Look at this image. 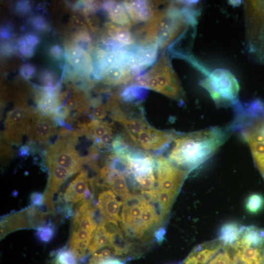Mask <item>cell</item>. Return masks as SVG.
<instances>
[{
	"label": "cell",
	"mask_w": 264,
	"mask_h": 264,
	"mask_svg": "<svg viewBox=\"0 0 264 264\" xmlns=\"http://www.w3.org/2000/svg\"><path fill=\"white\" fill-rule=\"evenodd\" d=\"M230 127H214L178 134L168 159L177 167L190 172L209 159L228 138Z\"/></svg>",
	"instance_id": "obj_1"
},
{
	"label": "cell",
	"mask_w": 264,
	"mask_h": 264,
	"mask_svg": "<svg viewBox=\"0 0 264 264\" xmlns=\"http://www.w3.org/2000/svg\"><path fill=\"white\" fill-rule=\"evenodd\" d=\"M233 129L240 128L243 139L249 145L254 163L264 174V103L255 100L244 107L238 106Z\"/></svg>",
	"instance_id": "obj_2"
},
{
	"label": "cell",
	"mask_w": 264,
	"mask_h": 264,
	"mask_svg": "<svg viewBox=\"0 0 264 264\" xmlns=\"http://www.w3.org/2000/svg\"><path fill=\"white\" fill-rule=\"evenodd\" d=\"M199 85L209 93L218 107L237 104L240 87L235 76L229 70L217 68L201 80Z\"/></svg>",
	"instance_id": "obj_3"
},
{
	"label": "cell",
	"mask_w": 264,
	"mask_h": 264,
	"mask_svg": "<svg viewBox=\"0 0 264 264\" xmlns=\"http://www.w3.org/2000/svg\"><path fill=\"white\" fill-rule=\"evenodd\" d=\"M48 214L34 205L3 216L0 220V240L8 234L23 229H37L46 223Z\"/></svg>",
	"instance_id": "obj_4"
},
{
	"label": "cell",
	"mask_w": 264,
	"mask_h": 264,
	"mask_svg": "<svg viewBox=\"0 0 264 264\" xmlns=\"http://www.w3.org/2000/svg\"><path fill=\"white\" fill-rule=\"evenodd\" d=\"M67 137H58L45 151V162L56 164L66 168L71 175L81 171L83 165L82 157Z\"/></svg>",
	"instance_id": "obj_5"
},
{
	"label": "cell",
	"mask_w": 264,
	"mask_h": 264,
	"mask_svg": "<svg viewBox=\"0 0 264 264\" xmlns=\"http://www.w3.org/2000/svg\"><path fill=\"white\" fill-rule=\"evenodd\" d=\"M145 74L155 80L157 85L156 91L179 102H182V88L166 56H162Z\"/></svg>",
	"instance_id": "obj_6"
},
{
	"label": "cell",
	"mask_w": 264,
	"mask_h": 264,
	"mask_svg": "<svg viewBox=\"0 0 264 264\" xmlns=\"http://www.w3.org/2000/svg\"><path fill=\"white\" fill-rule=\"evenodd\" d=\"M33 112L23 106H18L9 111L4 122L2 140L10 145L19 146L26 134Z\"/></svg>",
	"instance_id": "obj_7"
},
{
	"label": "cell",
	"mask_w": 264,
	"mask_h": 264,
	"mask_svg": "<svg viewBox=\"0 0 264 264\" xmlns=\"http://www.w3.org/2000/svg\"><path fill=\"white\" fill-rule=\"evenodd\" d=\"M56 134H58L57 126L49 116L39 112L33 113L26 132L27 145L38 143L45 147L50 138Z\"/></svg>",
	"instance_id": "obj_8"
},
{
	"label": "cell",
	"mask_w": 264,
	"mask_h": 264,
	"mask_svg": "<svg viewBox=\"0 0 264 264\" xmlns=\"http://www.w3.org/2000/svg\"><path fill=\"white\" fill-rule=\"evenodd\" d=\"M49 171V177L44 192V205L48 214L55 215V207L53 197L62 184L71 176L66 168L56 164L45 162Z\"/></svg>",
	"instance_id": "obj_9"
},
{
	"label": "cell",
	"mask_w": 264,
	"mask_h": 264,
	"mask_svg": "<svg viewBox=\"0 0 264 264\" xmlns=\"http://www.w3.org/2000/svg\"><path fill=\"white\" fill-rule=\"evenodd\" d=\"M224 244L219 238L202 243L196 246L179 264H207Z\"/></svg>",
	"instance_id": "obj_10"
},
{
	"label": "cell",
	"mask_w": 264,
	"mask_h": 264,
	"mask_svg": "<svg viewBox=\"0 0 264 264\" xmlns=\"http://www.w3.org/2000/svg\"><path fill=\"white\" fill-rule=\"evenodd\" d=\"M122 204V201L117 199L115 194L110 190L104 191L98 196V208L101 216L110 221H121L119 211Z\"/></svg>",
	"instance_id": "obj_11"
},
{
	"label": "cell",
	"mask_w": 264,
	"mask_h": 264,
	"mask_svg": "<svg viewBox=\"0 0 264 264\" xmlns=\"http://www.w3.org/2000/svg\"><path fill=\"white\" fill-rule=\"evenodd\" d=\"M88 189V172L83 170L69 183L61 196L64 201L72 204L83 200Z\"/></svg>",
	"instance_id": "obj_12"
},
{
	"label": "cell",
	"mask_w": 264,
	"mask_h": 264,
	"mask_svg": "<svg viewBox=\"0 0 264 264\" xmlns=\"http://www.w3.org/2000/svg\"><path fill=\"white\" fill-rule=\"evenodd\" d=\"M233 246L237 264H264V245Z\"/></svg>",
	"instance_id": "obj_13"
},
{
	"label": "cell",
	"mask_w": 264,
	"mask_h": 264,
	"mask_svg": "<svg viewBox=\"0 0 264 264\" xmlns=\"http://www.w3.org/2000/svg\"><path fill=\"white\" fill-rule=\"evenodd\" d=\"M122 3L132 24L147 22L152 17L153 10L150 2L144 0L125 1Z\"/></svg>",
	"instance_id": "obj_14"
},
{
	"label": "cell",
	"mask_w": 264,
	"mask_h": 264,
	"mask_svg": "<svg viewBox=\"0 0 264 264\" xmlns=\"http://www.w3.org/2000/svg\"><path fill=\"white\" fill-rule=\"evenodd\" d=\"M236 245L261 246L264 245V230L254 226H241Z\"/></svg>",
	"instance_id": "obj_15"
},
{
	"label": "cell",
	"mask_w": 264,
	"mask_h": 264,
	"mask_svg": "<svg viewBox=\"0 0 264 264\" xmlns=\"http://www.w3.org/2000/svg\"><path fill=\"white\" fill-rule=\"evenodd\" d=\"M111 20L123 28L131 27L132 23L123 3L117 2H108L105 5Z\"/></svg>",
	"instance_id": "obj_16"
},
{
	"label": "cell",
	"mask_w": 264,
	"mask_h": 264,
	"mask_svg": "<svg viewBox=\"0 0 264 264\" xmlns=\"http://www.w3.org/2000/svg\"><path fill=\"white\" fill-rule=\"evenodd\" d=\"M111 238L98 224L88 247V254L92 255L102 248L111 245Z\"/></svg>",
	"instance_id": "obj_17"
},
{
	"label": "cell",
	"mask_w": 264,
	"mask_h": 264,
	"mask_svg": "<svg viewBox=\"0 0 264 264\" xmlns=\"http://www.w3.org/2000/svg\"><path fill=\"white\" fill-rule=\"evenodd\" d=\"M148 88L141 85H132L125 88L121 94L122 99L128 102L143 100L147 95Z\"/></svg>",
	"instance_id": "obj_18"
},
{
	"label": "cell",
	"mask_w": 264,
	"mask_h": 264,
	"mask_svg": "<svg viewBox=\"0 0 264 264\" xmlns=\"http://www.w3.org/2000/svg\"><path fill=\"white\" fill-rule=\"evenodd\" d=\"M207 264H237L232 244H224L220 251Z\"/></svg>",
	"instance_id": "obj_19"
},
{
	"label": "cell",
	"mask_w": 264,
	"mask_h": 264,
	"mask_svg": "<svg viewBox=\"0 0 264 264\" xmlns=\"http://www.w3.org/2000/svg\"><path fill=\"white\" fill-rule=\"evenodd\" d=\"M241 227L234 222L227 223L221 227L218 238L225 244H233L237 240Z\"/></svg>",
	"instance_id": "obj_20"
},
{
	"label": "cell",
	"mask_w": 264,
	"mask_h": 264,
	"mask_svg": "<svg viewBox=\"0 0 264 264\" xmlns=\"http://www.w3.org/2000/svg\"><path fill=\"white\" fill-rule=\"evenodd\" d=\"M108 188L123 200L131 194L129 190L126 179L123 175L115 174L111 180L108 184Z\"/></svg>",
	"instance_id": "obj_21"
},
{
	"label": "cell",
	"mask_w": 264,
	"mask_h": 264,
	"mask_svg": "<svg viewBox=\"0 0 264 264\" xmlns=\"http://www.w3.org/2000/svg\"><path fill=\"white\" fill-rule=\"evenodd\" d=\"M58 99L54 93L48 92L42 95L39 99L38 107L43 114L52 113L57 107Z\"/></svg>",
	"instance_id": "obj_22"
},
{
	"label": "cell",
	"mask_w": 264,
	"mask_h": 264,
	"mask_svg": "<svg viewBox=\"0 0 264 264\" xmlns=\"http://www.w3.org/2000/svg\"><path fill=\"white\" fill-rule=\"evenodd\" d=\"M70 56L72 64L77 67L87 72L90 71V61L88 55L83 50L76 48L72 51Z\"/></svg>",
	"instance_id": "obj_23"
},
{
	"label": "cell",
	"mask_w": 264,
	"mask_h": 264,
	"mask_svg": "<svg viewBox=\"0 0 264 264\" xmlns=\"http://www.w3.org/2000/svg\"><path fill=\"white\" fill-rule=\"evenodd\" d=\"M35 233L37 238L43 242H50L55 234V225L51 222H48L44 225L36 229Z\"/></svg>",
	"instance_id": "obj_24"
},
{
	"label": "cell",
	"mask_w": 264,
	"mask_h": 264,
	"mask_svg": "<svg viewBox=\"0 0 264 264\" xmlns=\"http://www.w3.org/2000/svg\"><path fill=\"white\" fill-rule=\"evenodd\" d=\"M264 204V198L259 194H254L247 198L245 202L246 210L251 214H256L260 211Z\"/></svg>",
	"instance_id": "obj_25"
},
{
	"label": "cell",
	"mask_w": 264,
	"mask_h": 264,
	"mask_svg": "<svg viewBox=\"0 0 264 264\" xmlns=\"http://www.w3.org/2000/svg\"><path fill=\"white\" fill-rule=\"evenodd\" d=\"M76 259L72 251L65 247L58 251L54 262L58 264H77Z\"/></svg>",
	"instance_id": "obj_26"
},
{
	"label": "cell",
	"mask_w": 264,
	"mask_h": 264,
	"mask_svg": "<svg viewBox=\"0 0 264 264\" xmlns=\"http://www.w3.org/2000/svg\"><path fill=\"white\" fill-rule=\"evenodd\" d=\"M94 232L82 229L71 231L68 245L88 240L91 241L93 236Z\"/></svg>",
	"instance_id": "obj_27"
},
{
	"label": "cell",
	"mask_w": 264,
	"mask_h": 264,
	"mask_svg": "<svg viewBox=\"0 0 264 264\" xmlns=\"http://www.w3.org/2000/svg\"><path fill=\"white\" fill-rule=\"evenodd\" d=\"M154 173L135 178L142 189L149 190L154 188L156 178Z\"/></svg>",
	"instance_id": "obj_28"
},
{
	"label": "cell",
	"mask_w": 264,
	"mask_h": 264,
	"mask_svg": "<svg viewBox=\"0 0 264 264\" xmlns=\"http://www.w3.org/2000/svg\"><path fill=\"white\" fill-rule=\"evenodd\" d=\"M122 202L123 206L129 209L147 203L139 194L136 195L132 193L126 197L122 200Z\"/></svg>",
	"instance_id": "obj_29"
},
{
	"label": "cell",
	"mask_w": 264,
	"mask_h": 264,
	"mask_svg": "<svg viewBox=\"0 0 264 264\" xmlns=\"http://www.w3.org/2000/svg\"><path fill=\"white\" fill-rule=\"evenodd\" d=\"M10 144L2 140L0 143V157L2 160H9L13 154V149L10 146Z\"/></svg>",
	"instance_id": "obj_30"
},
{
	"label": "cell",
	"mask_w": 264,
	"mask_h": 264,
	"mask_svg": "<svg viewBox=\"0 0 264 264\" xmlns=\"http://www.w3.org/2000/svg\"><path fill=\"white\" fill-rule=\"evenodd\" d=\"M30 199L31 205L39 207L44 204V195L41 193L37 192L32 193L30 195Z\"/></svg>",
	"instance_id": "obj_31"
},
{
	"label": "cell",
	"mask_w": 264,
	"mask_h": 264,
	"mask_svg": "<svg viewBox=\"0 0 264 264\" xmlns=\"http://www.w3.org/2000/svg\"><path fill=\"white\" fill-rule=\"evenodd\" d=\"M107 110V106L104 105L98 106L94 108L92 111V117L94 119L100 120L106 116Z\"/></svg>",
	"instance_id": "obj_32"
},
{
	"label": "cell",
	"mask_w": 264,
	"mask_h": 264,
	"mask_svg": "<svg viewBox=\"0 0 264 264\" xmlns=\"http://www.w3.org/2000/svg\"><path fill=\"white\" fill-rule=\"evenodd\" d=\"M147 204V203L142 205L135 206L130 209L128 208L130 215L132 220V222L135 219L140 218L143 210Z\"/></svg>",
	"instance_id": "obj_33"
},
{
	"label": "cell",
	"mask_w": 264,
	"mask_h": 264,
	"mask_svg": "<svg viewBox=\"0 0 264 264\" xmlns=\"http://www.w3.org/2000/svg\"><path fill=\"white\" fill-rule=\"evenodd\" d=\"M166 234L165 228L162 226L155 232L154 238L156 242H161L163 241Z\"/></svg>",
	"instance_id": "obj_34"
},
{
	"label": "cell",
	"mask_w": 264,
	"mask_h": 264,
	"mask_svg": "<svg viewBox=\"0 0 264 264\" xmlns=\"http://www.w3.org/2000/svg\"><path fill=\"white\" fill-rule=\"evenodd\" d=\"M99 155V150L96 146L93 145L91 146L88 149V156L90 158L95 159Z\"/></svg>",
	"instance_id": "obj_35"
},
{
	"label": "cell",
	"mask_w": 264,
	"mask_h": 264,
	"mask_svg": "<svg viewBox=\"0 0 264 264\" xmlns=\"http://www.w3.org/2000/svg\"><path fill=\"white\" fill-rule=\"evenodd\" d=\"M101 264H125V261L113 258L104 261Z\"/></svg>",
	"instance_id": "obj_36"
},
{
	"label": "cell",
	"mask_w": 264,
	"mask_h": 264,
	"mask_svg": "<svg viewBox=\"0 0 264 264\" xmlns=\"http://www.w3.org/2000/svg\"><path fill=\"white\" fill-rule=\"evenodd\" d=\"M30 146L28 145L22 146L19 149V154L21 156H23L29 154Z\"/></svg>",
	"instance_id": "obj_37"
},
{
	"label": "cell",
	"mask_w": 264,
	"mask_h": 264,
	"mask_svg": "<svg viewBox=\"0 0 264 264\" xmlns=\"http://www.w3.org/2000/svg\"><path fill=\"white\" fill-rule=\"evenodd\" d=\"M27 42L30 45H35L38 43V39L35 36L29 35L27 38Z\"/></svg>",
	"instance_id": "obj_38"
},
{
	"label": "cell",
	"mask_w": 264,
	"mask_h": 264,
	"mask_svg": "<svg viewBox=\"0 0 264 264\" xmlns=\"http://www.w3.org/2000/svg\"><path fill=\"white\" fill-rule=\"evenodd\" d=\"M52 53L55 56H59L60 55V49L57 47H55L52 49Z\"/></svg>",
	"instance_id": "obj_39"
},
{
	"label": "cell",
	"mask_w": 264,
	"mask_h": 264,
	"mask_svg": "<svg viewBox=\"0 0 264 264\" xmlns=\"http://www.w3.org/2000/svg\"><path fill=\"white\" fill-rule=\"evenodd\" d=\"M53 264H58L57 263H56V262H54Z\"/></svg>",
	"instance_id": "obj_40"
},
{
	"label": "cell",
	"mask_w": 264,
	"mask_h": 264,
	"mask_svg": "<svg viewBox=\"0 0 264 264\" xmlns=\"http://www.w3.org/2000/svg\"><path fill=\"white\" fill-rule=\"evenodd\" d=\"M262 176H263V178L264 179V174L262 175Z\"/></svg>",
	"instance_id": "obj_41"
},
{
	"label": "cell",
	"mask_w": 264,
	"mask_h": 264,
	"mask_svg": "<svg viewBox=\"0 0 264 264\" xmlns=\"http://www.w3.org/2000/svg\"><path fill=\"white\" fill-rule=\"evenodd\" d=\"M177 264H179V263Z\"/></svg>",
	"instance_id": "obj_42"
}]
</instances>
